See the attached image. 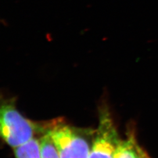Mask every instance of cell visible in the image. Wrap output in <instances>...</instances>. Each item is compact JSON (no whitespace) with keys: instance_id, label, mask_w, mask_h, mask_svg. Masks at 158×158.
<instances>
[{"instance_id":"6da1fadb","label":"cell","mask_w":158,"mask_h":158,"mask_svg":"<svg viewBox=\"0 0 158 158\" xmlns=\"http://www.w3.org/2000/svg\"><path fill=\"white\" fill-rule=\"evenodd\" d=\"M50 135L61 158H89L92 144L85 130L53 121L44 126Z\"/></svg>"},{"instance_id":"7a4b0ae2","label":"cell","mask_w":158,"mask_h":158,"mask_svg":"<svg viewBox=\"0 0 158 158\" xmlns=\"http://www.w3.org/2000/svg\"><path fill=\"white\" fill-rule=\"evenodd\" d=\"M40 127L11 102L0 103V138L10 146L15 148L32 139Z\"/></svg>"},{"instance_id":"3957f363","label":"cell","mask_w":158,"mask_h":158,"mask_svg":"<svg viewBox=\"0 0 158 158\" xmlns=\"http://www.w3.org/2000/svg\"><path fill=\"white\" fill-rule=\"evenodd\" d=\"M121 140L110 112L102 110L89 158H114Z\"/></svg>"},{"instance_id":"277c9868","label":"cell","mask_w":158,"mask_h":158,"mask_svg":"<svg viewBox=\"0 0 158 158\" xmlns=\"http://www.w3.org/2000/svg\"><path fill=\"white\" fill-rule=\"evenodd\" d=\"M114 158H150L147 153L138 144L134 131L128 132L127 138L121 140Z\"/></svg>"},{"instance_id":"5b68a950","label":"cell","mask_w":158,"mask_h":158,"mask_svg":"<svg viewBox=\"0 0 158 158\" xmlns=\"http://www.w3.org/2000/svg\"><path fill=\"white\" fill-rule=\"evenodd\" d=\"M15 158H42L40 140L32 138L23 144L15 148Z\"/></svg>"},{"instance_id":"8992f818","label":"cell","mask_w":158,"mask_h":158,"mask_svg":"<svg viewBox=\"0 0 158 158\" xmlns=\"http://www.w3.org/2000/svg\"><path fill=\"white\" fill-rule=\"evenodd\" d=\"M42 158H61L50 135L45 130L40 139Z\"/></svg>"}]
</instances>
